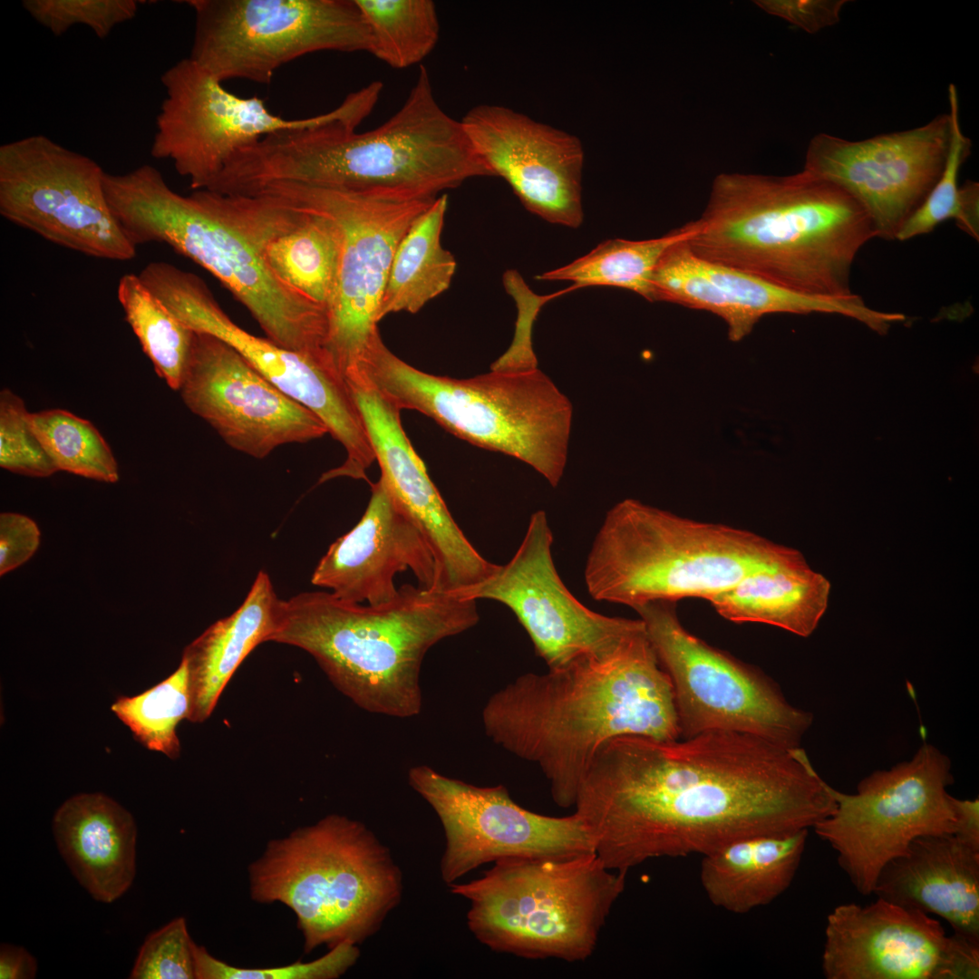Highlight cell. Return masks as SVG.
<instances>
[{"label": "cell", "instance_id": "6da1fadb", "mask_svg": "<svg viewBox=\"0 0 979 979\" xmlns=\"http://www.w3.org/2000/svg\"><path fill=\"white\" fill-rule=\"evenodd\" d=\"M574 807L597 857L627 874L652 858L703 856L745 837L809 829L836 802L800 746L712 732L681 741H608Z\"/></svg>", "mask_w": 979, "mask_h": 979}, {"label": "cell", "instance_id": "7a4b0ae2", "mask_svg": "<svg viewBox=\"0 0 979 979\" xmlns=\"http://www.w3.org/2000/svg\"><path fill=\"white\" fill-rule=\"evenodd\" d=\"M379 95L369 84L348 94L321 122L241 149L220 174L222 188L249 195L267 185L294 183L433 199L468 179L493 176L461 121L438 103L424 66L391 118L357 132Z\"/></svg>", "mask_w": 979, "mask_h": 979}, {"label": "cell", "instance_id": "3957f363", "mask_svg": "<svg viewBox=\"0 0 979 979\" xmlns=\"http://www.w3.org/2000/svg\"><path fill=\"white\" fill-rule=\"evenodd\" d=\"M481 719L495 744L538 766L566 809L608 741L681 737L673 686L646 627L607 654L517 677L488 699Z\"/></svg>", "mask_w": 979, "mask_h": 979}, {"label": "cell", "instance_id": "277c9868", "mask_svg": "<svg viewBox=\"0 0 979 979\" xmlns=\"http://www.w3.org/2000/svg\"><path fill=\"white\" fill-rule=\"evenodd\" d=\"M685 241L698 257L814 296L852 293L861 247L877 237L862 207L805 170L789 176L722 173Z\"/></svg>", "mask_w": 979, "mask_h": 979}, {"label": "cell", "instance_id": "5b68a950", "mask_svg": "<svg viewBox=\"0 0 979 979\" xmlns=\"http://www.w3.org/2000/svg\"><path fill=\"white\" fill-rule=\"evenodd\" d=\"M479 619L475 600L419 585L401 586L393 600L380 605L309 591L280 599L269 641L311 654L361 709L411 718L422 708L420 678L427 652Z\"/></svg>", "mask_w": 979, "mask_h": 979}, {"label": "cell", "instance_id": "8992f818", "mask_svg": "<svg viewBox=\"0 0 979 979\" xmlns=\"http://www.w3.org/2000/svg\"><path fill=\"white\" fill-rule=\"evenodd\" d=\"M111 209L130 242L164 243L215 276L249 312L267 338L309 357L327 356L325 308L283 283L241 225L232 195H182L143 164L104 177Z\"/></svg>", "mask_w": 979, "mask_h": 979}, {"label": "cell", "instance_id": "52a82bcc", "mask_svg": "<svg viewBox=\"0 0 979 979\" xmlns=\"http://www.w3.org/2000/svg\"><path fill=\"white\" fill-rule=\"evenodd\" d=\"M247 873L252 900L281 903L295 914L305 954L363 943L403 891L389 848L365 824L340 814L269 840Z\"/></svg>", "mask_w": 979, "mask_h": 979}, {"label": "cell", "instance_id": "ba28073f", "mask_svg": "<svg viewBox=\"0 0 979 979\" xmlns=\"http://www.w3.org/2000/svg\"><path fill=\"white\" fill-rule=\"evenodd\" d=\"M799 550L752 531L702 522L626 499L606 514L585 568L590 596L632 608L709 597Z\"/></svg>", "mask_w": 979, "mask_h": 979}, {"label": "cell", "instance_id": "9c48e42d", "mask_svg": "<svg viewBox=\"0 0 979 979\" xmlns=\"http://www.w3.org/2000/svg\"><path fill=\"white\" fill-rule=\"evenodd\" d=\"M363 373L401 411L414 410L478 447L519 459L552 487L567 459L573 406L538 368L492 371L467 379L422 372L393 354L381 336Z\"/></svg>", "mask_w": 979, "mask_h": 979}, {"label": "cell", "instance_id": "30bf717a", "mask_svg": "<svg viewBox=\"0 0 979 979\" xmlns=\"http://www.w3.org/2000/svg\"><path fill=\"white\" fill-rule=\"evenodd\" d=\"M626 875L607 868L596 853L510 857L448 887L469 902L468 928L485 946L574 963L594 954Z\"/></svg>", "mask_w": 979, "mask_h": 979}, {"label": "cell", "instance_id": "8fae6325", "mask_svg": "<svg viewBox=\"0 0 979 979\" xmlns=\"http://www.w3.org/2000/svg\"><path fill=\"white\" fill-rule=\"evenodd\" d=\"M633 609L670 678L683 738L730 732L800 746L812 715L790 703L771 679L690 633L675 602L653 601Z\"/></svg>", "mask_w": 979, "mask_h": 979}, {"label": "cell", "instance_id": "7c38bea8", "mask_svg": "<svg viewBox=\"0 0 979 979\" xmlns=\"http://www.w3.org/2000/svg\"><path fill=\"white\" fill-rule=\"evenodd\" d=\"M951 769L948 756L924 742L911 760L862 779L855 793L831 788L836 807L812 829L858 892L873 894L883 867L916 838L955 833Z\"/></svg>", "mask_w": 979, "mask_h": 979}, {"label": "cell", "instance_id": "4fadbf2b", "mask_svg": "<svg viewBox=\"0 0 979 979\" xmlns=\"http://www.w3.org/2000/svg\"><path fill=\"white\" fill-rule=\"evenodd\" d=\"M190 55L218 81L271 82L283 65L321 52H368L370 33L355 0H189Z\"/></svg>", "mask_w": 979, "mask_h": 979}, {"label": "cell", "instance_id": "5bb4252c", "mask_svg": "<svg viewBox=\"0 0 979 979\" xmlns=\"http://www.w3.org/2000/svg\"><path fill=\"white\" fill-rule=\"evenodd\" d=\"M254 194L321 210L342 229L343 252L334 297L327 311L326 347L345 379L357 370L380 336V305L402 237L436 199L294 183L267 185Z\"/></svg>", "mask_w": 979, "mask_h": 979}, {"label": "cell", "instance_id": "9a60e30c", "mask_svg": "<svg viewBox=\"0 0 979 979\" xmlns=\"http://www.w3.org/2000/svg\"><path fill=\"white\" fill-rule=\"evenodd\" d=\"M105 171L43 134L0 146V214L44 239L90 257H136L109 205Z\"/></svg>", "mask_w": 979, "mask_h": 979}, {"label": "cell", "instance_id": "2e32d148", "mask_svg": "<svg viewBox=\"0 0 979 979\" xmlns=\"http://www.w3.org/2000/svg\"><path fill=\"white\" fill-rule=\"evenodd\" d=\"M146 285L184 325L228 344L270 383L322 420L346 452L342 465L323 474L325 480L348 477L368 481L366 470L375 460L374 452L351 389L334 366L247 332L194 273L164 262L152 269Z\"/></svg>", "mask_w": 979, "mask_h": 979}, {"label": "cell", "instance_id": "e0dca14e", "mask_svg": "<svg viewBox=\"0 0 979 979\" xmlns=\"http://www.w3.org/2000/svg\"><path fill=\"white\" fill-rule=\"evenodd\" d=\"M408 782L433 809L445 848L441 877L448 886L477 868L510 857H570L595 852L581 818L530 811L503 785L481 787L445 776L427 765L409 770Z\"/></svg>", "mask_w": 979, "mask_h": 979}, {"label": "cell", "instance_id": "ac0fdd59", "mask_svg": "<svg viewBox=\"0 0 979 979\" xmlns=\"http://www.w3.org/2000/svg\"><path fill=\"white\" fill-rule=\"evenodd\" d=\"M553 535L546 512L530 517L512 558L484 581L459 592L508 606L548 668L585 654H607L643 630L641 618L607 616L586 607L562 582L553 561Z\"/></svg>", "mask_w": 979, "mask_h": 979}, {"label": "cell", "instance_id": "d6986e66", "mask_svg": "<svg viewBox=\"0 0 979 979\" xmlns=\"http://www.w3.org/2000/svg\"><path fill=\"white\" fill-rule=\"evenodd\" d=\"M166 96L156 118L150 154L172 161L193 190L206 189L230 158L262 138L317 124L327 112L303 119L274 114L257 97H240L189 57L160 77Z\"/></svg>", "mask_w": 979, "mask_h": 979}, {"label": "cell", "instance_id": "ffe728a7", "mask_svg": "<svg viewBox=\"0 0 979 979\" xmlns=\"http://www.w3.org/2000/svg\"><path fill=\"white\" fill-rule=\"evenodd\" d=\"M828 979H977L979 944L947 935L931 915L883 898L838 906L827 917Z\"/></svg>", "mask_w": 979, "mask_h": 979}, {"label": "cell", "instance_id": "44dd1931", "mask_svg": "<svg viewBox=\"0 0 979 979\" xmlns=\"http://www.w3.org/2000/svg\"><path fill=\"white\" fill-rule=\"evenodd\" d=\"M950 137L949 113L863 141L820 133L809 144L804 170L845 190L866 211L877 237L893 240L939 179Z\"/></svg>", "mask_w": 979, "mask_h": 979}, {"label": "cell", "instance_id": "7402d4cb", "mask_svg": "<svg viewBox=\"0 0 979 979\" xmlns=\"http://www.w3.org/2000/svg\"><path fill=\"white\" fill-rule=\"evenodd\" d=\"M186 406L234 450L256 459L328 430L311 410L264 378L221 339L195 333L179 389Z\"/></svg>", "mask_w": 979, "mask_h": 979}, {"label": "cell", "instance_id": "603a6c76", "mask_svg": "<svg viewBox=\"0 0 979 979\" xmlns=\"http://www.w3.org/2000/svg\"><path fill=\"white\" fill-rule=\"evenodd\" d=\"M363 418L381 479L418 527L436 562L435 589L459 593L490 577L483 557L453 519L401 422V410L363 373L347 380Z\"/></svg>", "mask_w": 979, "mask_h": 979}, {"label": "cell", "instance_id": "cb8c5ba5", "mask_svg": "<svg viewBox=\"0 0 979 979\" xmlns=\"http://www.w3.org/2000/svg\"><path fill=\"white\" fill-rule=\"evenodd\" d=\"M460 121L492 175L503 178L528 210L550 223H582L577 137L501 105H477Z\"/></svg>", "mask_w": 979, "mask_h": 979}, {"label": "cell", "instance_id": "d4e9b609", "mask_svg": "<svg viewBox=\"0 0 979 979\" xmlns=\"http://www.w3.org/2000/svg\"><path fill=\"white\" fill-rule=\"evenodd\" d=\"M652 290L653 302H669L716 315L727 325L728 337L733 342L747 336L768 314H838L879 334L892 320L890 313L868 307L859 295L826 297L793 292L702 259L685 241L672 246L663 255L653 276Z\"/></svg>", "mask_w": 979, "mask_h": 979}, {"label": "cell", "instance_id": "484cf974", "mask_svg": "<svg viewBox=\"0 0 979 979\" xmlns=\"http://www.w3.org/2000/svg\"><path fill=\"white\" fill-rule=\"evenodd\" d=\"M411 570L418 585L435 589L437 567L425 538L380 478L358 523L328 548L311 583L335 597L380 605L399 592L397 574Z\"/></svg>", "mask_w": 979, "mask_h": 979}, {"label": "cell", "instance_id": "4316f807", "mask_svg": "<svg viewBox=\"0 0 979 979\" xmlns=\"http://www.w3.org/2000/svg\"><path fill=\"white\" fill-rule=\"evenodd\" d=\"M873 894L935 915L979 944V847L955 834L921 836L878 874Z\"/></svg>", "mask_w": 979, "mask_h": 979}, {"label": "cell", "instance_id": "83f0119b", "mask_svg": "<svg viewBox=\"0 0 979 979\" xmlns=\"http://www.w3.org/2000/svg\"><path fill=\"white\" fill-rule=\"evenodd\" d=\"M53 832L60 854L96 900L111 903L136 873L137 827L132 815L102 793H80L56 810Z\"/></svg>", "mask_w": 979, "mask_h": 979}, {"label": "cell", "instance_id": "f1b7e54d", "mask_svg": "<svg viewBox=\"0 0 979 979\" xmlns=\"http://www.w3.org/2000/svg\"><path fill=\"white\" fill-rule=\"evenodd\" d=\"M277 597L267 572L259 571L241 606L188 645L182 654L188 671V720L202 722L212 713L235 671L252 650L275 631Z\"/></svg>", "mask_w": 979, "mask_h": 979}, {"label": "cell", "instance_id": "f546056e", "mask_svg": "<svg viewBox=\"0 0 979 979\" xmlns=\"http://www.w3.org/2000/svg\"><path fill=\"white\" fill-rule=\"evenodd\" d=\"M808 833L745 837L703 855L700 881L708 899L733 914L771 903L792 883Z\"/></svg>", "mask_w": 979, "mask_h": 979}, {"label": "cell", "instance_id": "4dcf8cb0", "mask_svg": "<svg viewBox=\"0 0 979 979\" xmlns=\"http://www.w3.org/2000/svg\"><path fill=\"white\" fill-rule=\"evenodd\" d=\"M830 584L803 555L751 572L707 599L726 620L774 625L807 637L826 612Z\"/></svg>", "mask_w": 979, "mask_h": 979}, {"label": "cell", "instance_id": "1f68e13d", "mask_svg": "<svg viewBox=\"0 0 979 979\" xmlns=\"http://www.w3.org/2000/svg\"><path fill=\"white\" fill-rule=\"evenodd\" d=\"M447 206L446 194L436 198L402 237L383 294L380 321L389 314L417 313L450 287L457 263L441 241Z\"/></svg>", "mask_w": 979, "mask_h": 979}, {"label": "cell", "instance_id": "d6a6232c", "mask_svg": "<svg viewBox=\"0 0 979 979\" xmlns=\"http://www.w3.org/2000/svg\"><path fill=\"white\" fill-rule=\"evenodd\" d=\"M692 234L688 223L645 240L608 239L572 263L543 273L539 280L572 281L573 289L607 286L628 289L653 302L652 280L663 255Z\"/></svg>", "mask_w": 979, "mask_h": 979}, {"label": "cell", "instance_id": "836d02e7", "mask_svg": "<svg viewBox=\"0 0 979 979\" xmlns=\"http://www.w3.org/2000/svg\"><path fill=\"white\" fill-rule=\"evenodd\" d=\"M117 296L125 318L155 372L179 391L189 357L194 332L184 325L141 282L138 275L121 276Z\"/></svg>", "mask_w": 979, "mask_h": 979}, {"label": "cell", "instance_id": "e575fe53", "mask_svg": "<svg viewBox=\"0 0 979 979\" xmlns=\"http://www.w3.org/2000/svg\"><path fill=\"white\" fill-rule=\"evenodd\" d=\"M948 100L951 137L944 170L926 199L901 228L897 240L927 234L947 219H955L961 230L979 239V185L971 179L958 185L959 170L970 155L972 142L961 129L958 94L953 83L948 88Z\"/></svg>", "mask_w": 979, "mask_h": 979}, {"label": "cell", "instance_id": "d590c367", "mask_svg": "<svg viewBox=\"0 0 979 979\" xmlns=\"http://www.w3.org/2000/svg\"><path fill=\"white\" fill-rule=\"evenodd\" d=\"M370 33L368 53L394 69L420 63L440 36L431 0H355Z\"/></svg>", "mask_w": 979, "mask_h": 979}, {"label": "cell", "instance_id": "8d00e7d4", "mask_svg": "<svg viewBox=\"0 0 979 979\" xmlns=\"http://www.w3.org/2000/svg\"><path fill=\"white\" fill-rule=\"evenodd\" d=\"M111 709L145 748L170 759L178 758L180 744L177 727L182 720H188L189 710L185 663L181 660L173 674L145 692L118 697Z\"/></svg>", "mask_w": 979, "mask_h": 979}, {"label": "cell", "instance_id": "74e56055", "mask_svg": "<svg viewBox=\"0 0 979 979\" xmlns=\"http://www.w3.org/2000/svg\"><path fill=\"white\" fill-rule=\"evenodd\" d=\"M30 422L57 470L107 483L119 480L111 448L89 421L52 409L30 412Z\"/></svg>", "mask_w": 979, "mask_h": 979}, {"label": "cell", "instance_id": "f35d334b", "mask_svg": "<svg viewBox=\"0 0 979 979\" xmlns=\"http://www.w3.org/2000/svg\"><path fill=\"white\" fill-rule=\"evenodd\" d=\"M359 957L358 945L343 942L310 962L245 968L231 965L213 956L204 946L194 945L196 979H336L352 968Z\"/></svg>", "mask_w": 979, "mask_h": 979}, {"label": "cell", "instance_id": "ab89813d", "mask_svg": "<svg viewBox=\"0 0 979 979\" xmlns=\"http://www.w3.org/2000/svg\"><path fill=\"white\" fill-rule=\"evenodd\" d=\"M24 9L54 35L77 24L88 26L106 38L121 24L132 20L139 10L135 0H24Z\"/></svg>", "mask_w": 979, "mask_h": 979}, {"label": "cell", "instance_id": "60d3db41", "mask_svg": "<svg viewBox=\"0 0 979 979\" xmlns=\"http://www.w3.org/2000/svg\"><path fill=\"white\" fill-rule=\"evenodd\" d=\"M0 466L35 478L58 471L32 427L24 401L8 389L0 393Z\"/></svg>", "mask_w": 979, "mask_h": 979}, {"label": "cell", "instance_id": "b9f144b4", "mask_svg": "<svg viewBox=\"0 0 979 979\" xmlns=\"http://www.w3.org/2000/svg\"><path fill=\"white\" fill-rule=\"evenodd\" d=\"M194 945L186 919L174 918L145 939L130 978L196 979Z\"/></svg>", "mask_w": 979, "mask_h": 979}, {"label": "cell", "instance_id": "7bdbcfd3", "mask_svg": "<svg viewBox=\"0 0 979 979\" xmlns=\"http://www.w3.org/2000/svg\"><path fill=\"white\" fill-rule=\"evenodd\" d=\"M512 298L518 309L514 336L507 351L491 364L492 371L518 372L538 368L532 347V326L546 300L529 289L515 292Z\"/></svg>", "mask_w": 979, "mask_h": 979}, {"label": "cell", "instance_id": "ee69618b", "mask_svg": "<svg viewBox=\"0 0 979 979\" xmlns=\"http://www.w3.org/2000/svg\"><path fill=\"white\" fill-rule=\"evenodd\" d=\"M41 532L29 517L14 512L0 515V575L17 568L36 552Z\"/></svg>", "mask_w": 979, "mask_h": 979}, {"label": "cell", "instance_id": "f6af8a7d", "mask_svg": "<svg viewBox=\"0 0 979 979\" xmlns=\"http://www.w3.org/2000/svg\"><path fill=\"white\" fill-rule=\"evenodd\" d=\"M846 0H764L756 4L764 11L814 34L838 23Z\"/></svg>", "mask_w": 979, "mask_h": 979}, {"label": "cell", "instance_id": "bcb514c9", "mask_svg": "<svg viewBox=\"0 0 979 979\" xmlns=\"http://www.w3.org/2000/svg\"><path fill=\"white\" fill-rule=\"evenodd\" d=\"M37 971L35 958L22 946L3 944L0 949L1 979L34 978Z\"/></svg>", "mask_w": 979, "mask_h": 979}, {"label": "cell", "instance_id": "7dc6e473", "mask_svg": "<svg viewBox=\"0 0 979 979\" xmlns=\"http://www.w3.org/2000/svg\"><path fill=\"white\" fill-rule=\"evenodd\" d=\"M957 813L955 835L979 847V800L955 799Z\"/></svg>", "mask_w": 979, "mask_h": 979}]
</instances>
